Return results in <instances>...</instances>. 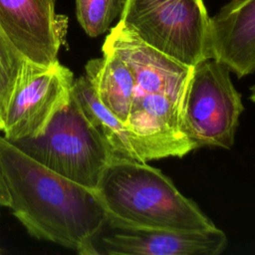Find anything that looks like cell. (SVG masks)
Returning <instances> with one entry per match:
<instances>
[{
	"mask_svg": "<svg viewBox=\"0 0 255 255\" xmlns=\"http://www.w3.org/2000/svg\"><path fill=\"white\" fill-rule=\"evenodd\" d=\"M0 174L10 197L8 207L36 238L78 251L107 215L96 190L51 170L3 135Z\"/></svg>",
	"mask_w": 255,
	"mask_h": 255,
	"instance_id": "cell-1",
	"label": "cell"
},
{
	"mask_svg": "<svg viewBox=\"0 0 255 255\" xmlns=\"http://www.w3.org/2000/svg\"><path fill=\"white\" fill-rule=\"evenodd\" d=\"M108 213L129 223L185 231L215 227L159 169L135 160H116L96 189Z\"/></svg>",
	"mask_w": 255,
	"mask_h": 255,
	"instance_id": "cell-2",
	"label": "cell"
},
{
	"mask_svg": "<svg viewBox=\"0 0 255 255\" xmlns=\"http://www.w3.org/2000/svg\"><path fill=\"white\" fill-rule=\"evenodd\" d=\"M10 142L51 170L94 190L105 169L115 161L108 142L87 119L73 94L43 134Z\"/></svg>",
	"mask_w": 255,
	"mask_h": 255,
	"instance_id": "cell-3",
	"label": "cell"
},
{
	"mask_svg": "<svg viewBox=\"0 0 255 255\" xmlns=\"http://www.w3.org/2000/svg\"><path fill=\"white\" fill-rule=\"evenodd\" d=\"M120 16L143 42L188 67L212 58L203 0H124Z\"/></svg>",
	"mask_w": 255,
	"mask_h": 255,
	"instance_id": "cell-4",
	"label": "cell"
},
{
	"mask_svg": "<svg viewBox=\"0 0 255 255\" xmlns=\"http://www.w3.org/2000/svg\"><path fill=\"white\" fill-rule=\"evenodd\" d=\"M243 111L230 69L208 58L192 67L180 108L181 130L195 148H230Z\"/></svg>",
	"mask_w": 255,
	"mask_h": 255,
	"instance_id": "cell-5",
	"label": "cell"
},
{
	"mask_svg": "<svg viewBox=\"0 0 255 255\" xmlns=\"http://www.w3.org/2000/svg\"><path fill=\"white\" fill-rule=\"evenodd\" d=\"M227 247L226 234L216 226L185 231L142 226L107 211L100 227L77 251L82 255H218Z\"/></svg>",
	"mask_w": 255,
	"mask_h": 255,
	"instance_id": "cell-6",
	"label": "cell"
},
{
	"mask_svg": "<svg viewBox=\"0 0 255 255\" xmlns=\"http://www.w3.org/2000/svg\"><path fill=\"white\" fill-rule=\"evenodd\" d=\"M74 81L71 70L59 61L50 66L27 62L5 112L3 137L15 141L43 134L69 104Z\"/></svg>",
	"mask_w": 255,
	"mask_h": 255,
	"instance_id": "cell-7",
	"label": "cell"
},
{
	"mask_svg": "<svg viewBox=\"0 0 255 255\" xmlns=\"http://www.w3.org/2000/svg\"><path fill=\"white\" fill-rule=\"evenodd\" d=\"M56 0H0V26L29 62L50 66L58 53L68 27V18L57 14Z\"/></svg>",
	"mask_w": 255,
	"mask_h": 255,
	"instance_id": "cell-8",
	"label": "cell"
},
{
	"mask_svg": "<svg viewBox=\"0 0 255 255\" xmlns=\"http://www.w3.org/2000/svg\"><path fill=\"white\" fill-rule=\"evenodd\" d=\"M103 50L116 53L129 67L134 93H163L182 101L192 67L149 46L121 21L106 37Z\"/></svg>",
	"mask_w": 255,
	"mask_h": 255,
	"instance_id": "cell-9",
	"label": "cell"
},
{
	"mask_svg": "<svg viewBox=\"0 0 255 255\" xmlns=\"http://www.w3.org/2000/svg\"><path fill=\"white\" fill-rule=\"evenodd\" d=\"M181 103L163 93H134L126 126L141 143L147 161L181 157L195 149L181 130Z\"/></svg>",
	"mask_w": 255,
	"mask_h": 255,
	"instance_id": "cell-10",
	"label": "cell"
},
{
	"mask_svg": "<svg viewBox=\"0 0 255 255\" xmlns=\"http://www.w3.org/2000/svg\"><path fill=\"white\" fill-rule=\"evenodd\" d=\"M212 58L238 78L255 72V0L229 2L212 18Z\"/></svg>",
	"mask_w": 255,
	"mask_h": 255,
	"instance_id": "cell-11",
	"label": "cell"
},
{
	"mask_svg": "<svg viewBox=\"0 0 255 255\" xmlns=\"http://www.w3.org/2000/svg\"><path fill=\"white\" fill-rule=\"evenodd\" d=\"M73 95L90 123L111 147L116 160L147 162L143 147L125 123L108 110L98 99L86 76L74 81Z\"/></svg>",
	"mask_w": 255,
	"mask_h": 255,
	"instance_id": "cell-12",
	"label": "cell"
},
{
	"mask_svg": "<svg viewBox=\"0 0 255 255\" xmlns=\"http://www.w3.org/2000/svg\"><path fill=\"white\" fill-rule=\"evenodd\" d=\"M85 70L100 102L126 124L134 95L129 67L116 53L103 50V57L90 60Z\"/></svg>",
	"mask_w": 255,
	"mask_h": 255,
	"instance_id": "cell-13",
	"label": "cell"
},
{
	"mask_svg": "<svg viewBox=\"0 0 255 255\" xmlns=\"http://www.w3.org/2000/svg\"><path fill=\"white\" fill-rule=\"evenodd\" d=\"M27 62L0 26V130L9 100Z\"/></svg>",
	"mask_w": 255,
	"mask_h": 255,
	"instance_id": "cell-14",
	"label": "cell"
},
{
	"mask_svg": "<svg viewBox=\"0 0 255 255\" xmlns=\"http://www.w3.org/2000/svg\"><path fill=\"white\" fill-rule=\"evenodd\" d=\"M124 0H76L77 18L90 37L105 33L121 14Z\"/></svg>",
	"mask_w": 255,
	"mask_h": 255,
	"instance_id": "cell-15",
	"label": "cell"
},
{
	"mask_svg": "<svg viewBox=\"0 0 255 255\" xmlns=\"http://www.w3.org/2000/svg\"><path fill=\"white\" fill-rule=\"evenodd\" d=\"M9 203H10L9 193L7 191V188L5 186L3 178H2V176L0 174V205L8 207Z\"/></svg>",
	"mask_w": 255,
	"mask_h": 255,
	"instance_id": "cell-16",
	"label": "cell"
},
{
	"mask_svg": "<svg viewBox=\"0 0 255 255\" xmlns=\"http://www.w3.org/2000/svg\"><path fill=\"white\" fill-rule=\"evenodd\" d=\"M250 100L255 103V85L251 87V95H250Z\"/></svg>",
	"mask_w": 255,
	"mask_h": 255,
	"instance_id": "cell-17",
	"label": "cell"
},
{
	"mask_svg": "<svg viewBox=\"0 0 255 255\" xmlns=\"http://www.w3.org/2000/svg\"><path fill=\"white\" fill-rule=\"evenodd\" d=\"M231 2H241V1H243V0H230Z\"/></svg>",
	"mask_w": 255,
	"mask_h": 255,
	"instance_id": "cell-18",
	"label": "cell"
},
{
	"mask_svg": "<svg viewBox=\"0 0 255 255\" xmlns=\"http://www.w3.org/2000/svg\"><path fill=\"white\" fill-rule=\"evenodd\" d=\"M0 253H1V251H0Z\"/></svg>",
	"mask_w": 255,
	"mask_h": 255,
	"instance_id": "cell-19",
	"label": "cell"
}]
</instances>
